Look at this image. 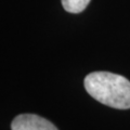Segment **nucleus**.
<instances>
[{
  "label": "nucleus",
  "instance_id": "nucleus-1",
  "mask_svg": "<svg viewBox=\"0 0 130 130\" xmlns=\"http://www.w3.org/2000/svg\"><path fill=\"white\" fill-rule=\"evenodd\" d=\"M87 92L98 102L113 108H130V81L109 72H93L84 81Z\"/></svg>",
  "mask_w": 130,
  "mask_h": 130
},
{
  "label": "nucleus",
  "instance_id": "nucleus-2",
  "mask_svg": "<svg viewBox=\"0 0 130 130\" xmlns=\"http://www.w3.org/2000/svg\"><path fill=\"white\" fill-rule=\"evenodd\" d=\"M12 130H59L50 120L35 114L18 115L11 124Z\"/></svg>",
  "mask_w": 130,
  "mask_h": 130
},
{
  "label": "nucleus",
  "instance_id": "nucleus-3",
  "mask_svg": "<svg viewBox=\"0 0 130 130\" xmlns=\"http://www.w3.org/2000/svg\"><path fill=\"white\" fill-rule=\"evenodd\" d=\"M89 2L90 0H62V6L70 13H80L87 8Z\"/></svg>",
  "mask_w": 130,
  "mask_h": 130
}]
</instances>
